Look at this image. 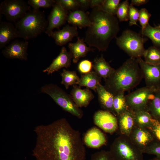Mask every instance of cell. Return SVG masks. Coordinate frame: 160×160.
<instances>
[{
  "instance_id": "obj_1",
  "label": "cell",
  "mask_w": 160,
  "mask_h": 160,
  "mask_svg": "<svg viewBox=\"0 0 160 160\" xmlns=\"http://www.w3.org/2000/svg\"><path fill=\"white\" fill-rule=\"evenodd\" d=\"M32 155L36 160H85L86 151L80 133L65 118L36 126Z\"/></svg>"
},
{
  "instance_id": "obj_2",
  "label": "cell",
  "mask_w": 160,
  "mask_h": 160,
  "mask_svg": "<svg viewBox=\"0 0 160 160\" xmlns=\"http://www.w3.org/2000/svg\"><path fill=\"white\" fill-rule=\"evenodd\" d=\"M89 16L92 24L86 32L84 41L90 47L105 51L119 31L118 18L100 7L93 8Z\"/></svg>"
},
{
  "instance_id": "obj_3",
  "label": "cell",
  "mask_w": 160,
  "mask_h": 160,
  "mask_svg": "<svg viewBox=\"0 0 160 160\" xmlns=\"http://www.w3.org/2000/svg\"><path fill=\"white\" fill-rule=\"evenodd\" d=\"M143 78L137 59L130 57L105 80L104 86L114 95L132 89L140 83Z\"/></svg>"
},
{
  "instance_id": "obj_4",
  "label": "cell",
  "mask_w": 160,
  "mask_h": 160,
  "mask_svg": "<svg viewBox=\"0 0 160 160\" xmlns=\"http://www.w3.org/2000/svg\"><path fill=\"white\" fill-rule=\"evenodd\" d=\"M48 25V20L44 12L39 9H33L14 23L20 38L26 41L34 38L45 32Z\"/></svg>"
},
{
  "instance_id": "obj_5",
  "label": "cell",
  "mask_w": 160,
  "mask_h": 160,
  "mask_svg": "<svg viewBox=\"0 0 160 160\" xmlns=\"http://www.w3.org/2000/svg\"><path fill=\"white\" fill-rule=\"evenodd\" d=\"M116 43L118 47L130 57L137 59L143 56L145 49V43L148 38L132 30H124L121 35L116 37Z\"/></svg>"
},
{
  "instance_id": "obj_6",
  "label": "cell",
  "mask_w": 160,
  "mask_h": 160,
  "mask_svg": "<svg viewBox=\"0 0 160 160\" xmlns=\"http://www.w3.org/2000/svg\"><path fill=\"white\" fill-rule=\"evenodd\" d=\"M41 92L49 95L65 111L79 118L82 116V111L75 104L71 96L57 85H45L41 87Z\"/></svg>"
},
{
  "instance_id": "obj_7",
  "label": "cell",
  "mask_w": 160,
  "mask_h": 160,
  "mask_svg": "<svg viewBox=\"0 0 160 160\" xmlns=\"http://www.w3.org/2000/svg\"><path fill=\"white\" fill-rule=\"evenodd\" d=\"M31 10V7L23 0H4L0 5V15L10 22H16Z\"/></svg>"
},
{
  "instance_id": "obj_8",
  "label": "cell",
  "mask_w": 160,
  "mask_h": 160,
  "mask_svg": "<svg viewBox=\"0 0 160 160\" xmlns=\"http://www.w3.org/2000/svg\"><path fill=\"white\" fill-rule=\"evenodd\" d=\"M157 90L146 86L125 95L129 108L133 111H148L149 100L152 99Z\"/></svg>"
},
{
  "instance_id": "obj_9",
  "label": "cell",
  "mask_w": 160,
  "mask_h": 160,
  "mask_svg": "<svg viewBox=\"0 0 160 160\" xmlns=\"http://www.w3.org/2000/svg\"><path fill=\"white\" fill-rule=\"evenodd\" d=\"M110 152L114 160H143L141 150L124 139L117 140Z\"/></svg>"
},
{
  "instance_id": "obj_10",
  "label": "cell",
  "mask_w": 160,
  "mask_h": 160,
  "mask_svg": "<svg viewBox=\"0 0 160 160\" xmlns=\"http://www.w3.org/2000/svg\"><path fill=\"white\" fill-rule=\"evenodd\" d=\"M137 59L146 86L158 90L160 84V65L150 64L145 62L141 58Z\"/></svg>"
},
{
  "instance_id": "obj_11",
  "label": "cell",
  "mask_w": 160,
  "mask_h": 160,
  "mask_svg": "<svg viewBox=\"0 0 160 160\" xmlns=\"http://www.w3.org/2000/svg\"><path fill=\"white\" fill-rule=\"evenodd\" d=\"M68 12L55 2L48 18V25L45 33L49 36L55 28H58L67 21Z\"/></svg>"
},
{
  "instance_id": "obj_12",
  "label": "cell",
  "mask_w": 160,
  "mask_h": 160,
  "mask_svg": "<svg viewBox=\"0 0 160 160\" xmlns=\"http://www.w3.org/2000/svg\"><path fill=\"white\" fill-rule=\"evenodd\" d=\"M28 43L26 40H14L4 48L2 51V54L4 57L8 59L26 60L28 59L27 50Z\"/></svg>"
},
{
  "instance_id": "obj_13",
  "label": "cell",
  "mask_w": 160,
  "mask_h": 160,
  "mask_svg": "<svg viewBox=\"0 0 160 160\" xmlns=\"http://www.w3.org/2000/svg\"><path fill=\"white\" fill-rule=\"evenodd\" d=\"M94 119L95 124L107 132H113L117 128V118L108 111L106 110L97 111L94 114Z\"/></svg>"
},
{
  "instance_id": "obj_14",
  "label": "cell",
  "mask_w": 160,
  "mask_h": 160,
  "mask_svg": "<svg viewBox=\"0 0 160 160\" xmlns=\"http://www.w3.org/2000/svg\"><path fill=\"white\" fill-rule=\"evenodd\" d=\"M73 58L72 53L68 52L66 48L63 47L59 55L54 59L50 65L43 71V72H47V74H52L63 68H67L70 66L71 59Z\"/></svg>"
},
{
  "instance_id": "obj_15",
  "label": "cell",
  "mask_w": 160,
  "mask_h": 160,
  "mask_svg": "<svg viewBox=\"0 0 160 160\" xmlns=\"http://www.w3.org/2000/svg\"><path fill=\"white\" fill-rule=\"evenodd\" d=\"M71 95L75 104L78 107L87 106L94 98V95L88 88L81 89L76 85L73 86Z\"/></svg>"
},
{
  "instance_id": "obj_16",
  "label": "cell",
  "mask_w": 160,
  "mask_h": 160,
  "mask_svg": "<svg viewBox=\"0 0 160 160\" xmlns=\"http://www.w3.org/2000/svg\"><path fill=\"white\" fill-rule=\"evenodd\" d=\"M78 35L77 27L67 25L61 30L53 31L50 36L54 39L57 45L62 46L71 41L74 37L78 36Z\"/></svg>"
},
{
  "instance_id": "obj_17",
  "label": "cell",
  "mask_w": 160,
  "mask_h": 160,
  "mask_svg": "<svg viewBox=\"0 0 160 160\" xmlns=\"http://www.w3.org/2000/svg\"><path fill=\"white\" fill-rule=\"evenodd\" d=\"M20 38V34L14 25L11 22H3L0 24V49L14 39Z\"/></svg>"
},
{
  "instance_id": "obj_18",
  "label": "cell",
  "mask_w": 160,
  "mask_h": 160,
  "mask_svg": "<svg viewBox=\"0 0 160 160\" xmlns=\"http://www.w3.org/2000/svg\"><path fill=\"white\" fill-rule=\"evenodd\" d=\"M68 47L72 54L74 63H76L81 57H85L89 52L95 49L87 47L84 39L79 37L76 42L69 43Z\"/></svg>"
},
{
  "instance_id": "obj_19",
  "label": "cell",
  "mask_w": 160,
  "mask_h": 160,
  "mask_svg": "<svg viewBox=\"0 0 160 160\" xmlns=\"http://www.w3.org/2000/svg\"><path fill=\"white\" fill-rule=\"evenodd\" d=\"M89 13L83 10H76L71 12L68 15L67 21L73 26L78 27L80 29L90 26L91 22Z\"/></svg>"
},
{
  "instance_id": "obj_20",
  "label": "cell",
  "mask_w": 160,
  "mask_h": 160,
  "mask_svg": "<svg viewBox=\"0 0 160 160\" xmlns=\"http://www.w3.org/2000/svg\"><path fill=\"white\" fill-rule=\"evenodd\" d=\"M118 117L119 126L121 133L129 135L132 132L135 122L134 111L129 108Z\"/></svg>"
},
{
  "instance_id": "obj_21",
  "label": "cell",
  "mask_w": 160,
  "mask_h": 160,
  "mask_svg": "<svg viewBox=\"0 0 160 160\" xmlns=\"http://www.w3.org/2000/svg\"><path fill=\"white\" fill-rule=\"evenodd\" d=\"M84 141L88 146L92 148H97L106 142L105 137L103 134L98 129L92 128L86 134Z\"/></svg>"
},
{
  "instance_id": "obj_22",
  "label": "cell",
  "mask_w": 160,
  "mask_h": 160,
  "mask_svg": "<svg viewBox=\"0 0 160 160\" xmlns=\"http://www.w3.org/2000/svg\"><path fill=\"white\" fill-rule=\"evenodd\" d=\"M96 92L97 94L99 101L102 107L106 111L114 113L113 107L114 95L100 83L97 85Z\"/></svg>"
},
{
  "instance_id": "obj_23",
  "label": "cell",
  "mask_w": 160,
  "mask_h": 160,
  "mask_svg": "<svg viewBox=\"0 0 160 160\" xmlns=\"http://www.w3.org/2000/svg\"><path fill=\"white\" fill-rule=\"evenodd\" d=\"M133 139L142 151L149 145L153 140L151 133L143 127L136 129L133 133Z\"/></svg>"
},
{
  "instance_id": "obj_24",
  "label": "cell",
  "mask_w": 160,
  "mask_h": 160,
  "mask_svg": "<svg viewBox=\"0 0 160 160\" xmlns=\"http://www.w3.org/2000/svg\"><path fill=\"white\" fill-rule=\"evenodd\" d=\"M93 68L95 71L105 80L109 77L115 70L105 60L103 55L100 57L94 59Z\"/></svg>"
},
{
  "instance_id": "obj_25",
  "label": "cell",
  "mask_w": 160,
  "mask_h": 160,
  "mask_svg": "<svg viewBox=\"0 0 160 160\" xmlns=\"http://www.w3.org/2000/svg\"><path fill=\"white\" fill-rule=\"evenodd\" d=\"M101 79L95 71H91L82 75L77 84L80 87H86L96 92L97 87L100 83Z\"/></svg>"
},
{
  "instance_id": "obj_26",
  "label": "cell",
  "mask_w": 160,
  "mask_h": 160,
  "mask_svg": "<svg viewBox=\"0 0 160 160\" xmlns=\"http://www.w3.org/2000/svg\"><path fill=\"white\" fill-rule=\"evenodd\" d=\"M142 36L149 38L153 43V46L160 49V28L153 27L149 23L143 31H141Z\"/></svg>"
},
{
  "instance_id": "obj_27",
  "label": "cell",
  "mask_w": 160,
  "mask_h": 160,
  "mask_svg": "<svg viewBox=\"0 0 160 160\" xmlns=\"http://www.w3.org/2000/svg\"><path fill=\"white\" fill-rule=\"evenodd\" d=\"M113 107L115 113L118 116L129 108L124 92H119L114 95Z\"/></svg>"
},
{
  "instance_id": "obj_28",
  "label": "cell",
  "mask_w": 160,
  "mask_h": 160,
  "mask_svg": "<svg viewBox=\"0 0 160 160\" xmlns=\"http://www.w3.org/2000/svg\"><path fill=\"white\" fill-rule=\"evenodd\" d=\"M148 111L152 118L160 121V94L158 90L148 105Z\"/></svg>"
},
{
  "instance_id": "obj_29",
  "label": "cell",
  "mask_w": 160,
  "mask_h": 160,
  "mask_svg": "<svg viewBox=\"0 0 160 160\" xmlns=\"http://www.w3.org/2000/svg\"><path fill=\"white\" fill-rule=\"evenodd\" d=\"M144 61L153 65H160V49L153 46L146 49L143 56Z\"/></svg>"
},
{
  "instance_id": "obj_30",
  "label": "cell",
  "mask_w": 160,
  "mask_h": 160,
  "mask_svg": "<svg viewBox=\"0 0 160 160\" xmlns=\"http://www.w3.org/2000/svg\"><path fill=\"white\" fill-rule=\"evenodd\" d=\"M62 77L61 83L64 85L66 89L70 86L76 85L80 79L75 71H71L64 69L61 73Z\"/></svg>"
},
{
  "instance_id": "obj_31",
  "label": "cell",
  "mask_w": 160,
  "mask_h": 160,
  "mask_svg": "<svg viewBox=\"0 0 160 160\" xmlns=\"http://www.w3.org/2000/svg\"><path fill=\"white\" fill-rule=\"evenodd\" d=\"M135 122L140 127H148L151 125L152 116L147 110L134 111Z\"/></svg>"
},
{
  "instance_id": "obj_32",
  "label": "cell",
  "mask_w": 160,
  "mask_h": 160,
  "mask_svg": "<svg viewBox=\"0 0 160 160\" xmlns=\"http://www.w3.org/2000/svg\"><path fill=\"white\" fill-rule=\"evenodd\" d=\"M129 5L128 1L127 0L120 4L116 14L117 18L119 21H126L129 20Z\"/></svg>"
},
{
  "instance_id": "obj_33",
  "label": "cell",
  "mask_w": 160,
  "mask_h": 160,
  "mask_svg": "<svg viewBox=\"0 0 160 160\" xmlns=\"http://www.w3.org/2000/svg\"><path fill=\"white\" fill-rule=\"evenodd\" d=\"M120 1V0H104L101 7L105 12L115 16Z\"/></svg>"
},
{
  "instance_id": "obj_34",
  "label": "cell",
  "mask_w": 160,
  "mask_h": 160,
  "mask_svg": "<svg viewBox=\"0 0 160 160\" xmlns=\"http://www.w3.org/2000/svg\"><path fill=\"white\" fill-rule=\"evenodd\" d=\"M28 4L34 9H39L40 8H49L55 3L54 0H29Z\"/></svg>"
},
{
  "instance_id": "obj_35",
  "label": "cell",
  "mask_w": 160,
  "mask_h": 160,
  "mask_svg": "<svg viewBox=\"0 0 160 160\" xmlns=\"http://www.w3.org/2000/svg\"><path fill=\"white\" fill-rule=\"evenodd\" d=\"M55 2L60 4L66 10H78L80 6L76 0H57Z\"/></svg>"
},
{
  "instance_id": "obj_36",
  "label": "cell",
  "mask_w": 160,
  "mask_h": 160,
  "mask_svg": "<svg viewBox=\"0 0 160 160\" xmlns=\"http://www.w3.org/2000/svg\"><path fill=\"white\" fill-rule=\"evenodd\" d=\"M151 15L145 8L141 9L139 10V15L138 20L141 26V31H143L149 24L148 21Z\"/></svg>"
},
{
  "instance_id": "obj_37",
  "label": "cell",
  "mask_w": 160,
  "mask_h": 160,
  "mask_svg": "<svg viewBox=\"0 0 160 160\" xmlns=\"http://www.w3.org/2000/svg\"><path fill=\"white\" fill-rule=\"evenodd\" d=\"M139 10L130 4L129 6V26L136 25L139 26L137 23L138 20Z\"/></svg>"
},
{
  "instance_id": "obj_38",
  "label": "cell",
  "mask_w": 160,
  "mask_h": 160,
  "mask_svg": "<svg viewBox=\"0 0 160 160\" xmlns=\"http://www.w3.org/2000/svg\"><path fill=\"white\" fill-rule=\"evenodd\" d=\"M150 125L148 127L153 136L160 142V121L152 118Z\"/></svg>"
},
{
  "instance_id": "obj_39",
  "label": "cell",
  "mask_w": 160,
  "mask_h": 160,
  "mask_svg": "<svg viewBox=\"0 0 160 160\" xmlns=\"http://www.w3.org/2000/svg\"><path fill=\"white\" fill-rule=\"evenodd\" d=\"M93 66L92 62L88 60H84L79 63L78 70L80 73L83 74L91 71Z\"/></svg>"
},
{
  "instance_id": "obj_40",
  "label": "cell",
  "mask_w": 160,
  "mask_h": 160,
  "mask_svg": "<svg viewBox=\"0 0 160 160\" xmlns=\"http://www.w3.org/2000/svg\"><path fill=\"white\" fill-rule=\"evenodd\" d=\"M142 152L160 157V143H153L143 150Z\"/></svg>"
},
{
  "instance_id": "obj_41",
  "label": "cell",
  "mask_w": 160,
  "mask_h": 160,
  "mask_svg": "<svg viewBox=\"0 0 160 160\" xmlns=\"http://www.w3.org/2000/svg\"><path fill=\"white\" fill-rule=\"evenodd\" d=\"M91 160H114L110 152L102 151L93 155Z\"/></svg>"
},
{
  "instance_id": "obj_42",
  "label": "cell",
  "mask_w": 160,
  "mask_h": 160,
  "mask_svg": "<svg viewBox=\"0 0 160 160\" xmlns=\"http://www.w3.org/2000/svg\"><path fill=\"white\" fill-rule=\"evenodd\" d=\"M80 8L84 9H87L90 6V0H76Z\"/></svg>"
},
{
  "instance_id": "obj_43",
  "label": "cell",
  "mask_w": 160,
  "mask_h": 160,
  "mask_svg": "<svg viewBox=\"0 0 160 160\" xmlns=\"http://www.w3.org/2000/svg\"><path fill=\"white\" fill-rule=\"evenodd\" d=\"M104 0H90V7L93 8L96 7H101Z\"/></svg>"
},
{
  "instance_id": "obj_44",
  "label": "cell",
  "mask_w": 160,
  "mask_h": 160,
  "mask_svg": "<svg viewBox=\"0 0 160 160\" xmlns=\"http://www.w3.org/2000/svg\"><path fill=\"white\" fill-rule=\"evenodd\" d=\"M149 1L148 0H132L131 4L133 6H139L141 5L146 4Z\"/></svg>"
},
{
  "instance_id": "obj_45",
  "label": "cell",
  "mask_w": 160,
  "mask_h": 160,
  "mask_svg": "<svg viewBox=\"0 0 160 160\" xmlns=\"http://www.w3.org/2000/svg\"><path fill=\"white\" fill-rule=\"evenodd\" d=\"M154 160H160V157H157Z\"/></svg>"
},
{
  "instance_id": "obj_46",
  "label": "cell",
  "mask_w": 160,
  "mask_h": 160,
  "mask_svg": "<svg viewBox=\"0 0 160 160\" xmlns=\"http://www.w3.org/2000/svg\"><path fill=\"white\" fill-rule=\"evenodd\" d=\"M158 91H159V93L160 94V84L159 85V86L158 87Z\"/></svg>"
},
{
  "instance_id": "obj_47",
  "label": "cell",
  "mask_w": 160,
  "mask_h": 160,
  "mask_svg": "<svg viewBox=\"0 0 160 160\" xmlns=\"http://www.w3.org/2000/svg\"><path fill=\"white\" fill-rule=\"evenodd\" d=\"M156 27H157L160 28V25H158V26H156Z\"/></svg>"
}]
</instances>
